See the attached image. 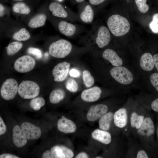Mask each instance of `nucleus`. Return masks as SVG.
I'll return each instance as SVG.
<instances>
[{
  "label": "nucleus",
  "instance_id": "38",
  "mask_svg": "<svg viewBox=\"0 0 158 158\" xmlns=\"http://www.w3.org/2000/svg\"><path fill=\"white\" fill-rule=\"evenodd\" d=\"M7 130L6 126L1 116L0 117V135L5 134Z\"/></svg>",
  "mask_w": 158,
  "mask_h": 158
},
{
  "label": "nucleus",
  "instance_id": "17",
  "mask_svg": "<svg viewBox=\"0 0 158 158\" xmlns=\"http://www.w3.org/2000/svg\"><path fill=\"white\" fill-rule=\"evenodd\" d=\"M102 56L115 66H120L123 64L122 59L116 52L110 49H107L103 52Z\"/></svg>",
  "mask_w": 158,
  "mask_h": 158
},
{
  "label": "nucleus",
  "instance_id": "16",
  "mask_svg": "<svg viewBox=\"0 0 158 158\" xmlns=\"http://www.w3.org/2000/svg\"><path fill=\"white\" fill-rule=\"evenodd\" d=\"M91 136L94 139L105 145L109 144L111 141L110 133L107 131L101 129H96L92 133Z\"/></svg>",
  "mask_w": 158,
  "mask_h": 158
},
{
  "label": "nucleus",
  "instance_id": "47",
  "mask_svg": "<svg viewBox=\"0 0 158 158\" xmlns=\"http://www.w3.org/2000/svg\"><path fill=\"white\" fill-rule=\"evenodd\" d=\"M5 8L3 5L1 4H0V16L2 17L4 15Z\"/></svg>",
  "mask_w": 158,
  "mask_h": 158
},
{
  "label": "nucleus",
  "instance_id": "26",
  "mask_svg": "<svg viewBox=\"0 0 158 158\" xmlns=\"http://www.w3.org/2000/svg\"><path fill=\"white\" fill-rule=\"evenodd\" d=\"M12 9L15 13L23 15H28L31 11L29 7L22 2L14 4L12 7Z\"/></svg>",
  "mask_w": 158,
  "mask_h": 158
},
{
  "label": "nucleus",
  "instance_id": "6",
  "mask_svg": "<svg viewBox=\"0 0 158 158\" xmlns=\"http://www.w3.org/2000/svg\"><path fill=\"white\" fill-rule=\"evenodd\" d=\"M36 64L34 59L28 55L22 56L15 61L14 68L16 71L20 73H25L31 71Z\"/></svg>",
  "mask_w": 158,
  "mask_h": 158
},
{
  "label": "nucleus",
  "instance_id": "21",
  "mask_svg": "<svg viewBox=\"0 0 158 158\" xmlns=\"http://www.w3.org/2000/svg\"><path fill=\"white\" fill-rule=\"evenodd\" d=\"M114 115L112 112H109L100 118L99 125L100 129L106 131L109 130L111 123L114 120Z\"/></svg>",
  "mask_w": 158,
  "mask_h": 158
},
{
  "label": "nucleus",
  "instance_id": "41",
  "mask_svg": "<svg viewBox=\"0 0 158 158\" xmlns=\"http://www.w3.org/2000/svg\"><path fill=\"white\" fill-rule=\"evenodd\" d=\"M69 75L72 77L77 78L80 75V72L77 70L75 69H73L69 71Z\"/></svg>",
  "mask_w": 158,
  "mask_h": 158
},
{
  "label": "nucleus",
  "instance_id": "9",
  "mask_svg": "<svg viewBox=\"0 0 158 158\" xmlns=\"http://www.w3.org/2000/svg\"><path fill=\"white\" fill-rule=\"evenodd\" d=\"M70 66V64L66 61L60 63L56 65L52 71L54 81L57 82L64 81L68 76Z\"/></svg>",
  "mask_w": 158,
  "mask_h": 158
},
{
  "label": "nucleus",
  "instance_id": "22",
  "mask_svg": "<svg viewBox=\"0 0 158 158\" xmlns=\"http://www.w3.org/2000/svg\"><path fill=\"white\" fill-rule=\"evenodd\" d=\"M46 19V16L44 14H38L30 20L28 23V25L32 28L41 27L45 24Z\"/></svg>",
  "mask_w": 158,
  "mask_h": 158
},
{
  "label": "nucleus",
  "instance_id": "11",
  "mask_svg": "<svg viewBox=\"0 0 158 158\" xmlns=\"http://www.w3.org/2000/svg\"><path fill=\"white\" fill-rule=\"evenodd\" d=\"M108 110V107L106 105L99 104L92 106L87 114V120L94 122L98 120L106 113Z\"/></svg>",
  "mask_w": 158,
  "mask_h": 158
},
{
  "label": "nucleus",
  "instance_id": "5",
  "mask_svg": "<svg viewBox=\"0 0 158 158\" xmlns=\"http://www.w3.org/2000/svg\"><path fill=\"white\" fill-rule=\"evenodd\" d=\"M111 75L116 81L123 85L130 83L133 79L131 72L123 66H115L111 69Z\"/></svg>",
  "mask_w": 158,
  "mask_h": 158
},
{
  "label": "nucleus",
  "instance_id": "8",
  "mask_svg": "<svg viewBox=\"0 0 158 158\" xmlns=\"http://www.w3.org/2000/svg\"><path fill=\"white\" fill-rule=\"evenodd\" d=\"M137 132L140 137L144 138H149L153 135L155 130L153 121L150 117H145L140 127Z\"/></svg>",
  "mask_w": 158,
  "mask_h": 158
},
{
  "label": "nucleus",
  "instance_id": "24",
  "mask_svg": "<svg viewBox=\"0 0 158 158\" xmlns=\"http://www.w3.org/2000/svg\"><path fill=\"white\" fill-rule=\"evenodd\" d=\"M145 117L143 115L136 111H133L131 113L130 117L131 126L137 130L141 126Z\"/></svg>",
  "mask_w": 158,
  "mask_h": 158
},
{
  "label": "nucleus",
  "instance_id": "50",
  "mask_svg": "<svg viewBox=\"0 0 158 158\" xmlns=\"http://www.w3.org/2000/svg\"><path fill=\"white\" fill-rule=\"evenodd\" d=\"M96 158H102V157L99 156H97L96 157Z\"/></svg>",
  "mask_w": 158,
  "mask_h": 158
},
{
  "label": "nucleus",
  "instance_id": "28",
  "mask_svg": "<svg viewBox=\"0 0 158 158\" xmlns=\"http://www.w3.org/2000/svg\"><path fill=\"white\" fill-rule=\"evenodd\" d=\"M23 44L19 41L13 42L10 43L6 48V53L9 56L13 55L22 48Z\"/></svg>",
  "mask_w": 158,
  "mask_h": 158
},
{
  "label": "nucleus",
  "instance_id": "1",
  "mask_svg": "<svg viewBox=\"0 0 158 158\" xmlns=\"http://www.w3.org/2000/svg\"><path fill=\"white\" fill-rule=\"evenodd\" d=\"M108 29L114 36L120 37L125 35L129 31L130 25L128 20L118 14L111 16L107 20Z\"/></svg>",
  "mask_w": 158,
  "mask_h": 158
},
{
  "label": "nucleus",
  "instance_id": "49",
  "mask_svg": "<svg viewBox=\"0 0 158 158\" xmlns=\"http://www.w3.org/2000/svg\"><path fill=\"white\" fill-rule=\"evenodd\" d=\"M78 3H80L83 2L84 0H75Z\"/></svg>",
  "mask_w": 158,
  "mask_h": 158
},
{
  "label": "nucleus",
  "instance_id": "31",
  "mask_svg": "<svg viewBox=\"0 0 158 158\" xmlns=\"http://www.w3.org/2000/svg\"><path fill=\"white\" fill-rule=\"evenodd\" d=\"M52 158H65V156L60 146L53 147L50 150Z\"/></svg>",
  "mask_w": 158,
  "mask_h": 158
},
{
  "label": "nucleus",
  "instance_id": "46",
  "mask_svg": "<svg viewBox=\"0 0 158 158\" xmlns=\"http://www.w3.org/2000/svg\"><path fill=\"white\" fill-rule=\"evenodd\" d=\"M42 157L43 158H52L50 151L47 150L43 154Z\"/></svg>",
  "mask_w": 158,
  "mask_h": 158
},
{
  "label": "nucleus",
  "instance_id": "35",
  "mask_svg": "<svg viewBox=\"0 0 158 158\" xmlns=\"http://www.w3.org/2000/svg\"><path fill=\"white\" fill-rule=\"evenodd\" d=\"M27 52L29 54L34 56L37 59H41L42 57V51L37 48L30 47L27 49Z\"/></svg>",
  "mask_w": 158,
  "mask_h": 158
},
{
  "label": "nucleus",
  "instance_id": "40",
  "mask_svg": "<svg viewBox=\"0 0 158 158\" xmlns=\"http://www.w3.org/2000/svg\"><path fill=\"white\" fill-rule=\"evenodd\" d=\"M151 107L153 111L158 112V98L152 102Z\"/></svg>",
  "mask_w": 158,
  "mask_h": 158
},
{
  "label": "nucleus",
  "instance_id": "13",
  "mask_svg": "<svg viewBox=\"0 0 158 158\" xmlns=\"http://www.w3.org/2000/svg\"><path fill=\"white\" fill-rule=\"evenodd\" d=\"M57 127L60 131L65 133H74L76 130V126L71 120L63 116L58 121Z\"/></svg>",
  "mask_w": 158,
  "mask_h": 158
},
{
  "label": "nucleus",
  "instance_id": "43",
  "mask_svg": "<svg viewBox=\"0 0 158 158\" xmlns=\"http://www.w3.org/2000/svg\"><path fill=\"white\" fill-rule=\"evenodd\" d=\"M106 0H89L90 3L92 5H96L100 4Z\"/></svg>",
  "mask_w": 158,
  "mask_h": 158
},
{
  "label": "nucleus",
  "instance_id": "23",
  "mask_svg": "<svg viewBox=\"0 0 158 158\" xmlns=\"http://www.w3.org/2000/svg\"><path fill=\"white\" fill-rule=\"evenodd\" d=\"M94 16L93 10L91 6L87 5L80 14L81 20L86 23H91L93 21Z\"/></svg>",
  "mask_w": 158,
  "mask_h": 158
},
{
  "label": "nucleus",
  "instance_id": "39",
  "mask_svg": "<svg viewBox=\"0 0 158 158\" xmlns=\"http://www.w3.org/2000/svg\"><path fill=\"white\" fill-rule=\"evenodd\" d=\"M149 156L147 152L143 150H140L137 152L136 158H148Z\"/></svg>",
  "mask_w": 158,
  "mask_h": 158
},
{
  "label": "nucleus",
  "instance_id": "4",
  "mask_svg": "<svg viewBox=\"0 0 158 158\" xmlns=\"http://www.w3.org/2000/svg\"><path fill=\"white\" fill-rule=\"evenodd\" d=\"M18 86L17 81L11 78L7 79L2 84L0 89L2 97L6 100L13 99L18 92Z\"/></svg>",
  "mask_w": 158,
  "mask_h": 158
},
{
  "label": "nucleus",
  "instance_id": "36",
  "mask_svg": "<svg viewBox=\"0 0 158 158\" xmlns=\"http://www.w3.org/2000/svg\"><path fill=\"white\" fill-rule=\"evenodd\" d=\"M150 80L153 86L158 92V73H154L152 74Z\"/></svg>",
  "mask_w": 158,
  "mask_h": 158
},
{
  "label": "nucleus",
  "instance_id": "14",
  "mask_svg": "<svg viewBox=\"0 0 158 158\" xmlns=\"http://www.w3.org/2000/svg\"><path fill=\"white\" fill-rule=\"evenodd\" d=\"M128 112L125 108H120L114 114V123L118 128H122L125 127L128 123Z\"/></svg>",
  "mask_w": 158,
  "mask_h": 158
},
{
  "label": "nucleus",
  "instance_id": "44",
  "mask_svg": "<svg viewBox=\"0 0 158 158\" xmlns=\"http://www.w3.org/2000/svg\"><path fill=\"white\" fill-rule=\"evenodd\" d=\"M153 58L154 66L158 71V54H154Z\"/></svg>",
  "mask_w": 158,
  "mask_h": 158
},
{
  "label": "nucleus",
  "instance_id": "10",
  "mask_svg": "<svg viewBox=\"0 0 158 158\" xmlns=\"http://www.w3.org/2000/svg\"><path fill=\"white\" fill-rule=\"evenodd\" d=\"M94 37L96 44L100 48L107 45L110 42L111 38L109 30L104 26L99 28Z\"/></svg>",
  "mask_w": 158,
  "mask_h": 158
},
{
  "label": "nucleus",
  "instance_id": "51",
  "mask_svg": "<svg viewBox=\"0 0 158 158\" xmlns=\"http://www.w3.org/2000/svg\"><path fill=\"white\" fill-rule=\"evenodd\" d=\"M13 0L15 1H23V0Z\"/></svg>",
  "mask_w": 158,
  "mask_h": 158
},
{
  "label": "nucleus",
  "instance_id": "20",
  "mask_svg": "<svg viewBox=\"0 0 158 158\" xmlns=\"http://www.w3.org/2000/svg\"><path fill=\"white\" fill-rule=\"evenodd\" d=\"M49 8L54 16L61 18H66L68 16L66 11L63 6L58 3L53 2L51 3Z\"/></svg>",
  "mask_w": 158,
  "mask_h": 158
},
{
  "label": "nucleus",
  "instance_id": "52",
  "mask_svg": "<svg viewBox=\"0 0 158 158\" xmlns=\"http://www.w3.org/2000/svg\"><path fill=\"white\" fill-rule=\"evenodd\" d=\"M59 1H62V0H58Z\"/></svg>",
  "mask_w": 158,
  "mask_h": 158
},
{
  "label": "nucleus",
  "instance_id": "7",
  "mask_svg": "<svg viewBox=\"0 0 158 158\" xmlns=\"http://www.w3.org/2000/svg\"><path fill=\"white\" fill-rule=\"evenodd\" d=\"M21 128L26 139L28 140L37 139L41 135V130L38 127L27 122L23 123Z\"/></svg>",
  "mask_w": 158,
  "mask_h": 158
},
{
  "label": "nucleus",
  "instance_id": "32",
  "mask_svg": "<svg viewBox=\"0 0 158 158\" xmlns=\"http://www.w3.org/2000/svg\"><path fill=\"white\" fill-rule=\"evenodd\" d=\"M66 89L71 92H75L78 90V85L74 79L69 78L67 80L66 83Z\"/></svg>",
  "mask_w": 158,
  "mask_h": 158
},
{
  "label": "nucleus",
  "instance_id": "3",
  "mask_svg": "<svg viewBox=\"0 0 158 158\" xmlns=\"http://www.w3.org/2000/svg\"><path fill=\"white\" fill-rule=\"evenodd\" d=\"M40 87L35 82L25 80L22 82L18 86V93L22 98L29 99L36 97L39 94Z\"/></svg>",
  "mask_w": 158,
  "mask_h": 158
},
{
  "label": "nucleus",
  "instance_id": "12",
  "mask_svg": "<svg viewBox=\"0 0 158 158\" xmlns=\"http://www.w3.org/2000/svg\"><path fill=\"white\" fill-rule=\"evenodd\" d=\"M101 89L98 87L95 86L83 91L81 94V99L87 102L97 101L100 98L102 93Z\"/></svg>",
  "mask_w": 158,
  "mask_h": 158
},
{
  "label": "nucleus",
  "instance_id": "42",
  "mask_svg": "<svg viewBox=\"0 0 158 158\" xmlns=\"http://www.w3.org/2000/svg\"><path fill=\"white\" fill-rule=\"evenodd\" d=\"M0 158H19L15 155L9 153H4L0 155Z\"/></svg>",
  "mask_w": 158,
  "mask_h": 158
},
{
  "label": "nucleus",
  "instance_id": "27",
  "mask_svg": "<svg viewBox=\"0 0 158 158\" xmlns=\"http://www.w3.org/2000/svg\"><path fill=\"white\" fill-rule=\"evenodd\" d=\"M30 34L27 29L25 28L21 29L14 33L13 35V39L18 41H23L29 39Z\"/></svg>",
  "mask_w": 158,
  "mask_h": 158
},
{
  "label": "nucleus",
  "instance_id": "45",
  "mask_svg": "<svg viewBox=\"0 0 158 158\" xmlns=\"http://www.w3.org/2000/svg\"><path fill=\"white\" fill-rule=\"evenodd\" d=\"M75 158H88V155L85 152H81L78 154L75 157Z\"/></svg>",
  "mask_w": 158,
  "mask_h": 158
},
{
  "label": "nucleus",
  "instance_id": "37",
  "mask_svg": "<svg viewBox=\"0 0 158 158\" xmlns=\"http://www.w3.org/2000/svg\"><path fill=\"white\" fill-rule=\"evenodd\" d=\"M65 156V158H71L74 156L73 151L69 148L63 146H60Z\"/></svg>",
  "mask_w": 158,
  "mask_h": 158
},
{
  "label": "nucleus",
  "instance_id": "29",
  "mask_svg": "<svg viewBox=\"0 0 158 158\" xmlns=\"http://www.w3.org/2000/svg\"><path fill=\"white\" fill-rule=\"evenodd\" d=\"M45 104L44 99L41 97H35L32 99L30 102V106L35 111L39 110Z\"/></svg>",
  "mask_w": 158,
  "mask_h": 158
},
{
  "label": "nucleus",
  "instance_id": "25",
  "mask_svg": "<svg viewBox=\"0 0 158 158\" xmlns=\"http://www.w3.org/2000/svg\"><path fill=\"white\" fill-rule=\"evenodd\" d=\"M65 93L63 90L57 89L53 90L50 93V102L53 104L59 103L65 97Z\"/></svg>",
  "mask_w": 158,
  "mask_h": 158
},
{
  "label": "nucleus",
  "instance_id": "19",
  "mask_svg": "<svg viewBox=\"0 0 158 158\" xmlns=\"http://www.w3.org/2000/svg\"><path fill=\"white\" fill-rule=\"evenodd\" d=\"M140 65L144 70L150 71L153 70L154 66L153 57L148 52L145 53L141 56L140 60Z\"/></svg>",
  "mask_w": 158,
  "mask_h": 158
},
{
  "label": "nucleus",
  "instance_id": "15",
  "mask_svg": "<svg viewBox=\"0 0 158 158\" xmlns=\"http://www.w3.org/2000/svg\"><path fill=\"white\" fill-rule=\"evenodd\" d=\"M12 140L13 143L17 147H21L25 146L27 142L21 127L16 125L13 128Z\"/></svg>",
  "mask_w": 158,
  "mask_h": 158
},
{
  "label": "nucleus",
  "instance_id": "18",
  "mask_svg": "<svg viewBox=\"0 0 158 158\" xmlns=\"http://www.w3.org/2000/svg\"><path fill=\"white\" fill-rule=\"evenodd\" d=\"M58 28L62 34L67 37L73 35L76 30V27L74 24L63 20L59 22Z\"/></svg>",
  "mask_w": 158,
  "mask_h": 158
},
{
  "label": "nucleus",
  "instance_id": "33",
  "mask_svg": "<svg viewBox=\"0 0 158 158\" xmlns=\"http://www.w3.org/2000/svg\"><path fill=\"white\" fill-rule=\"evenodd\" d=\"M147 1V0H135L138 9L142 13H146L149 10V6L146 4Z\"/></svg>",
  "mask_w": 158,
  "mask_h": 158
},
{
  "label": "nucleus",
  "instance_id": "2",
  "mask_svg": "<svg viewBox=\"0 0 158 158\" xmlns=\"http://www.w3.org/2000/svg\"><path fill=\"white\" fill-rule=\"evenodd\" d=\"M72 49L71 43L66 40L61 39L51 43L49 47V52L52 56L63 58L71 53Z\"/></svg>",
  "mask_w": 158,
  "mask_h": 158
},
{
  "label": "nucleus",
  "instance_id": "34",
  "mask_svg": "<svg viewBox=\"0 0 158 158\" xmlns=\"http://www.w3.org/2000/svg\"><path fill=\"white\" fill-rule=\"evenodd\" d=\"M150 28L153 33H158V13L154 14L152 17V20L149 24Z\"/></svg>",
  "mask_w": 158,
  "mask_h": 158
},
{
  "label": "nucleus",
  "instance_id": "30",
  "mask_svg": "<svg viewBox=\"0 0 158 158\" xmlns=\"http://www.w3.org/2000/svg\"><path fill=\"white\" fill-rule=\"evenodd\" d=\"M82 78L83 83L86 87H90L94 85L95 79L89 71L85 70L83 71Z\"/></svg>",
  "mask_w": 158,
  "mask_h": 158
},
{
  "label": "nucleus",
  "instance_id": "48",
  "mask_svg": "<svg viewBox=\"0 0 158 158\" xmlns=\"http://www.w3.org/2000/svg\"><path fill=\"white\" fill-rule=\"evenodd\" d=\"M156 136L157 137V138L158 140V126L157 127L156 130Z\"/></svg>",
  "mask_w": 158,
  "mask_h": 158
}]
</instances>
